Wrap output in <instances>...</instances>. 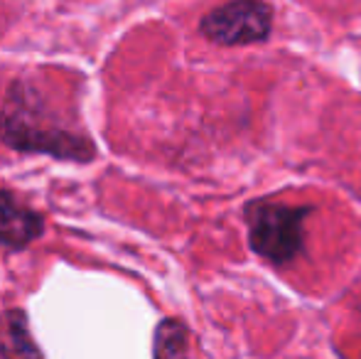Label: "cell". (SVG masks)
Returning a JSON list of instances; mask_svg holds the SVG:
<instances>
[{
  "instance_id": "5b68a950",
  "label": "cell",
  "mask_w": 361,
  "mask_h": 359,
  "mask_svg": "<svg viewBox=\"0 0 361 359\" xmlns=\"http://www.w3.org/2000/svg\"><path fill=\"white\" fill-rule=\"evenodd\" d=\"M0 355L5 359H42L23 310H8L0 315Z\"/></svg>"
},
{
  "instance_id": "277c9868",
  "label": "cell",
  "mask_w": 361,
  "mask_h": 359,
  "mask_svg": "<svg viewBox=\"0 0 361 359\" xmlns=\"http://www.w3.org/2000/svg\"><path fill=\"white\" fill-rule=\"evenodd\" d=\"M42 217L15 200L10 192L0 190V244L23 249L42 234Z\"/></svg>"
},
{
  "instance_id": "6da1fadb",
  "label": "cell",
  "mask_w": 361,
  "mask_h": 359,
  "mask_svg": "<svg viewBox=\"0 0 361 359\" xmlns=\"http://www.w3.org/2000/svg\"><path fill=\"white\" fill-rule=\"evenodd\" d=\"M0 140L13 150L44 153L76 163L94 158V143L67 128L49 111L42 94L25 82H15L8 89L0 109Z\"/></svg>"
},
{
  "instance_id": "3957f363",
  "label": "cell",
  "mask_w": 361,
  "mask_h": 359,
  "mask_svg": "<svg viewBox=\"0 0 361 359\" xmlns=\"http://www.w3.org/2000/svg\"><path fill=\"white\" fill-rule=\"evenodd\" d=\"M273 10L263 0H233L212 10L200 23L207 39L216 44H251L261 42L271 35Z\"/></svg>"
},
{
  "instance_id": "7a4b0ae2",
  "label": "cell",
  "mask_w": 361,
  "mask_h": 359,
  "mask_svg": "<svg viewBox=\"0 0 361 359\" xmlns=\"http://www.w3.org/2000/svg\"><path fill=\"white\" fill-rule=\"evenodd\" d=\"M307 214L310 207H290L266 200L251 202L246 207L248 244L273 266H286L302 251Z\"/></svg>"
},
{
  "instance_id": "8992f818",
  "label": "cell",
  "mask_w": 361,
  "mask_h": 359,
  "mask_svg": "<svg viewBox=\"0 0 361 359\" xmlns=\"http://www.w3.org/2000/svg\"><path fill=\"white\" fill-rule=\"evenodd\" d=\"M190 335L180 320H162L155 330V359H187Z\"/></svg>"
}]
</instances>
